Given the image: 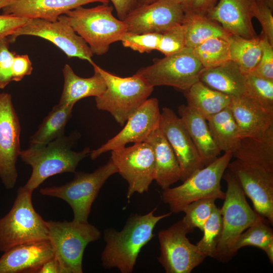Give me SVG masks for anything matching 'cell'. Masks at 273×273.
I'll return each mask as SVG.
<instances>
[{
    "label": "cell",
    "instance_id": "39",
    "mask_svg": "<svg viewBox=\"0 0 273 273\" xmlns=\"http://www.w3.org/2000/svg\"><path fill=\"white\" fill-rule=\"evenodd\" d=\"M186 47L184 27L174 25L161 33L157 50L166 56L177 53Z\"/></svg>",
    "mask_w": 273,
    "mask_h": 273
},
{
    "label": "cell",
    "instance_id": "13",
    "mask_svg": "<svg viewBox=\"0 0 273 273\" xmlns=\"http://www.w3.org/2000/svg\"><path fill=\"white\" fill-rule=\"evenodd\" d=\"M21 35H31L46 39L59 48L68 58L87 61L91 65L93 54L85 40L61 15L56 21L32 19L8 37L10 43Z\"/></svg>",
    "mask_w": 273,
    "mask_h": 273
},
{
    "label": "cell",
    "instance_id": "31",
    "mask_svg": "<svg viewBox=\"0 0 273 273\" xmlns=\"http://www.w3.org/2000/svg\"><path fill=\"white\" fill-rule=\"evenodd\" d=\"M181 24L185 29L186 47L192 49L209 38L228 39L231 34L206 15L185 14Z\"/></svg>",
    "mask_w": 273,
    "mask_h": 273
},
{
    "label": "cell",
    "instance_id": "37",
    "mask_svg": "<svg viewBox=\"0 0 273 273\" xmlns=\"http://www.w3.org/2000/svg\"><path fill=\"white\" fill-rule=\"evenodd\" d=\"M245 95L262 104L273 107V80L246 74Z\"/></svg>",
    "mask_w": 273,
    "mask_h": 273
},
{
    "label": "cell",
    "instance_id": "41",
    "mask_svg": "<svg viewBox=\"0 0 273 273\" xmlns=\"http://www.w3.org/2000/svg\"><path fill=\"white\" fill-rule=\"evenodd\" d=\"M262 54L260 60L251 73L256 76L273 80V46L261 35Z\"/></svg>",
    "mask_w": 273,
    "mask_h": 273
},
{
    "label": "cell",
    "instance_id": "14",
    "mask_svg": "<svg viewBox=\"0 0 273 273\" xmlns=\"http://www.w3.org/2000/svg\"><path fill=\"white\" fill-rule=\"evenodd\" d=\"M20 130L11 96L0 93V178L7 189L15 187L18 177L16 163L21 151Z\"/></svg>",
    "mask_w": 273,
    "mask_h": 273
},
{
    "label": "cell",
    "instance_id": "11",
    "mask_svg": "<svg viewBox=\"0 0 273 273\" xmlns=\"http://www.w3.org/2000/svg\"><path fill=\"white\" fill-rule=\"evenodd\" d=\"M194 229L182 218L158 232L157 260L166 273H190L207 257L187 237Z\"/></svg>",
    "mask_w": 273,
    "mask_h": 273
},
{
    "label": "cell",
    "instance_id": "22",
    "mask_svg": "<svg viewBox=\"0 0 273 273\" xmlns=\"http://www.w3.org/2000/svg\"><path fill=\"white\" fill-rule=\"evenodd\" d=\"M109 0H12L4 8L3 14L32 19L56 21L61 15L85 5Z\"/></svg>",
    "mask_w": 273,
    "mask_h": 273
},
{
    "label": "cell",
    "instance_id": "43",
    "mask_svg": "<svg viewBox=\"0 0 273 273\" xmlns=\"http://www.w3.org/2000/svg\"><path fill=\"white\" fill-rule=\"evenodd\" d=\"M182 8L185 14L207 16L218 0H174Z\"/></svg>",
    "mask_w": 273,
    "mask_h": 273
},
{
    "label": "cell",
    "instance_id": "18",
    "mask_svg": "<svg viewBox=\"0 0 273 273\" xmlns=\"http://www.w3.org/2000/svg\"><path fill=\"white\" fill-rule=\"evenodd\" d=\"M185 13L174 0H157L146 5H138L123 21L128 32L135 33H162L181 24Z\"/></svg>",
    "mask_w": 273,
    "mask_h": 273
},
{
    "label": "cell",
    "instance_id": "35",
    "mask_svg": "<svg viewBox=\"0 0 273 273\" xmlns=\"http://www.w3.org/2000/svg\"><path fill=\"white\" fill-rule=\"evenodd\" d=\"M222 221L221 209L215 206L205 222L202 232L203 236L196 244L198 249L207 257H214L221 236Z\"/></svg>",
    "mask_w": 273,
    "mask_h": 273
},
{
    "label": "cell",
    "instance_id": "34",
    "mask_svg": "<svg viewBox=\"0 0 273 273\" xmlns=\"http://www.w3.org/2000/svg\"><path fill=\"white\" fill-rule=\"evenodd\" d=\"M192 49L204 68L214 67L231 60L229 42L222 37L209 38Z\"/></svg>",
    "mask_w": 273,
    "mask_h": 273
},
{
    "label": "cell",
    "instance_id": "40",
    "mask_svg": "<svg viewBox=\"0 0 273 273\" xmlns=\"http://www.w3.org/2000/svg\"><path fill=\"white\" fill-rule=\"evenodd\" d=\"M253 13V17H255L261 25V35L273 46V8L265 0H255Z\"/></svg>",
    "mask_w": 273,
    "mask_h": 273
},
{
    "label": "cell",
    "instance_id": "1",
    "mask_svg": "<svg viewBox=\"0 0 273 273\" xmlns=\"http://www.w3.org/2000/svg\"><path fill=\"white\" fill-rule=\"evenodd\" d=\"M156 209L144 215L131 214L120 231L113 228L104 231L106 245L101 257L104 268H116L121 273L133 271L141 249L154 236L156 225L171 214L155 215Z\"/></svg>",
    "mask_w": 273,
    "mask_h": 273
},
{
    "label": "cell",
    "instance_id": "38",
    "mask_svg": "<svg viewBox=\"0 0 273 273\" xmlns=\"http://www.w3.org/2000/svg\"><path fill=\"white\" fill-rule=\"evenodd\" d=\"M161 37L160 33H135L127 31L123 35L120 41L125 48L140 53H148L157 50Z\"/></svg>",
    "mask_w": 273,
    "mask_h": 273
},
{
    "label": "cell",
    "instance_id": "12",
    "mask_svg": "<svg viewBox=\"0 0 273 273\" xmlns=\"http://www.w3.org/2000/svg\"><path fill=\"white\" fill-rule=\"evenodd\" d=\"M110 159L118 172L128 184L126 198L135 193L143 194L149 190L155 179L154 153L147 142L134 144L129 147L111 151Z\"/></svg>",
    "mask_w": 273,
    "mask_h": 273
},
{
    "label": "cell",
    "instance_id": "21",
    "mask_svg": "<svg viewBox=\"0 0 273 273\" xmlns=\"http://www.w3.org/2000/svg\"><path fill=\"white\" fill-rule=\"evenodd\" d=\"M207 16L231 34L246 38L257 37L252 23L255 0H218Z\"/></svg>",
    "mask_w": 273,
    "mask_h": 273
},
{
    "label": "cell",
    "instance_id": "2",
    "mask_svg": "<svg viewBox=\"0 0 273 273\" xmlns=\"http://www.w3.org/2000/svg\"><path fill=\"white\" fill-rule=\"evenodd\" d=\"M73 136L64 134L39 148L29 147L20 151L19 156L31 166L32 173L23 187L33 192L46 179L53 175L75 172L79 163L90 152L89 148L80 152L72 150Z\"/></svg>",
    "mask_w": 273,
    "mask_h": 273
},
{
    "label": "cell",
    "instance_id": "46",
    "mask_svg": "<svg viewBox=\"0 0 273 273\" xmlns=\"http://www.w3.org/2000/svg\"><path fill=\"white\" fill-rule=\"evenodd\" d=\"M113 4L118 18L123 20L137 6V0H109Z\"/></svg>",
    "mask_w": 273,
    "mask_h": 273
},
{
    "label": "cell",
    "instance_id": "44",
    "mask_svg": "<svg viewBox=\"0 0 273 273\" xmlns=\"http://www.w3.org/2000/svg\"><path fill=\"white\" fill-rule=\"evenodd\" d=\"M30 20L11 15H0V39L8 37Z\"/></svg>",
    "mask_w": 273,
    "mask_h": 273
},
{
    "label": "cell",
    "instance_id": "9",
    "mask_svg": "<svg viewBox=\"0 0 273 273\" xmlns=\"http://www.w3.org/2000/svg\"><path fill=\"white\" fill-rule=\"evenodd\" d=\"M118 172L113 162L109 161L91 173L74 172L73 179L61 186L40 189L42 195L61 199L67 202L73 212V220L88 222L92 206L106 180Z\"/></svg>",
    "mask_w": 273,
    "mask_h": 273
},
{
    "label": "cell",
    "instance_id": "26",
    "mask_svg": "<svg viewBox=\"0 0 273 273\" xmlns=\"http://www.w3.org/2000/svg\"><path fill=\"white\" fill-rule=\"evenodd\" d=\"M94 70L92 77L83 78L76 75L69 65L65 64L63 69L64 83L59 104L74 105L83 98L102 95L106 89L105 81L97 70Z\"/></svg>",
    "mask_w": 273,
    "mask_h": 273
},
{
    "label": "cell",
    "instance_id": "48",
    "mask_svg": "<svg viewBox=\"0 0 273 273\" xmlns=\"http://www.w3.org/2000/svg\"><path fill=\"white\" fill-rule=\"evenodd\" d=\"M157 0H137L138 5H146L155 2Z\"/></svg>",
    "mask_w": 273,
    "mask_h": 273
},
{
    "label": "cell",
    "instance_id": "32",
    "mask_svg": "<svg viewBox=\"0 0 273 273\" xmlns=\"http://www.w3.org/2000/svg\"><path fill=\"white\" fill-rule=\"evenodd\" d=\"M228 40L231 60L236 63L244 73L252 72L262 54L261 37L246 38L231 34Z\"/></svg>",
    "mask_w": 273,
    "mask_h": 273
},
{
    "label": "cell",
    "instance_id": "23",
    "mask_svg": "<svg viewBox=\"0 0 273 273\" xmlns=\"http://www.w3.org/2000/svg\"><path fill=\"white\" fill-rule=\"evenodd\" d=\"M153 148L155 163L154 180L163 190L180 180L181 171L176 156L159 127L152 131L145 141Z\"/></svg>",
    "mask_w": 273,
    "mask_h": 273
},
{
    "label": "cell",
    "instance_id": "16",
    "mask_svg": "<svg viewBox=\"0 0 273 273\" xmlns=\"http://www.w3.org/2000/svg\"><path fill=\"white\" fill-rule=\"evenodd\" d=\"M161 112L157 99H147L127 120L123 128L99 148L90 152L95 160L108 151L125 147L128 143L145 142L159 127Z\"/></svg>",
    "mask_w": 273,
    "mask_h": 273
},
{
    "label": "cell",
    "instance_id": "3",
    "mask_svg": "<svg viewBox=\"0 0 273 273\" xmlns=\"http://www.w3.org/2000/svg\"><path fill=\"white\" fill-rule=\"evenodd\" d=\"M113 11V7L108 4H102L90 8L77 7L64 16L92 53L101 56L108 51L112 43L120 41L128 31L125 22L116 18Z\"/></svg>",
    "mask_w": 273,
    "mask_h": 273
},
{
    "label": "cell",
    "instance_id": "24",
    "mask_svg": "<svg viewBox=\"0 0 273 273\" xmlns=\"http://www.w3.org/2000/svg\"><path fill=\"white\" fill-rule=\"evenodd\" d=\"M178 112L205 166L208 165L218 157L221 151L211 135L206 118L184 104L179 106Z\"/></svg>",
    "mask_w": 273,
    "mask_h": 273
},
{
    "label": "cell",
    "instance_id": "10",
    "mask_svg": "<svg viewBox=\"0 0 273 273\" xmlns=\"http://www.w3.org/2000/svg\"><path fill=\"white\" fill-rule=\"evenodd\" d=\"M204 68L193 49L186 47L177 53L155 59L152 65L141 68L135 73L154 87L170 86L185 92L199 80Z\"/></svg>",
    "mask_w": 273,
    "mask_h": 273
},
{
    "label": "cell",
    "instance_id": "30",
    "mask_svg": "<svg viewBox=\"0 0 273 273\" xmlns=\"http://www.w3.org/2000/svg\"><path fill=\"white\" fill-rule=\"evenodd\" d=\"M73 106L59 104L55 106L30 137L29 147H43L64 135L65 127L71 117Z\"/></svg>",
    "mask_w": 273,
    "mask_h": 273
},
{
    "label": "cell",
    "instance_id": "45",
    "mask_svg": "<svg viewBox=\"0 0 273 273\" xmlns=\"http://www.w3.org/2000/svg\"><path fill=\"white\" fill-rule=\"evenodd\" d=\"M32 71V64L28 56L16 54L12 67V81L21 80L25 76L30 75Z\"/></svg>",
    "mask_w": 273,
    "mask_h": 273
},
{
    "label": "cell",
    "instance_id": "5",
    "mask_svg": "<svg viewBox=\"0 0 273 273\" xmlns=\"http://www.w3.org/2000/svg\"><path fill=\"white\" fill-rule=\"evenodd\" d=\"M92 65L101 74L106 84L102 95L95 98L97 108L109 112L120 125L123 126L128 118L148 99L154 87L136 73L122 77L107 71L95 63Z\"/></svg>",
    "mask_w": 273,
    "mask_h": 273
},
{
    "label": "cell",
    "instance_id": "17",
    "mask_svg": "<svg viewBox=\"0 0 273 273\" xmlns=\"http://www.w3.org/2000/svg\"><path fill=\"white\" fill-rule=\"evenodd\" d=\"M159 128L171 147L178 162L181 176L186 180L205 165L200 154L179 117L170 108L164 107Z\"/></svg>",
    "mask_w": 273,
    "mask_h": 273
},
{
    "label": "cell",
    "instance_id": "50",
    "mask_svg": "<svg viewBox=\"0 0 273 273\" xmlns=\"http://www.w3.org/2000/svg\"><path fill=\"white\" fill-rule=\"evenodd\" d=\"M268 5L272 8H273V0H265Z\"/></svg>",
    "mask_w": 273,
    "mask_h": 273
},
{
    "label": "cell",
    "instance_id": "33",
    "mask_svg": "<svg viewBox=\"0 0 273 273\" xmlns=\"http://www.w3.org/2000/svg\"><path fill=\"white\" fill-rule=\"evenodd\" d=\"M267 219L257 213L254 222L239 237L236 244V249L238 251L248 246L258 247L266 253L272 264L273 231Z\"/></svg>",
    "mask_w": 273,
    "mask_h": 273
},
{
    "label": "cell",
    "instance_id": "29",
    "mask_svg": "<svg viewBox=\"0 0 273 273\" xmlns=\"http://www.w3.org/2000/svg\"><path fill=\"white\" fill-rule=\"evenodd\" d=\"M206 119L219 150L233 154L238 148L242 138L229 106Z\"/></svg>",
    "mask_w": 273,
    "mask_h": 273
},
{
    "label": "cell",
    "instance_id": "47",
    "mask_svg": "<svg viewBox=\"0 0 273 273\" xmlns=\"http://www.w3.org/2000/svg\"><path fill=\"white\" fill-rule=\"evenodd\" d=\"M37 273H62V271L59 261L53 256L40 266Z\"/></svg>",
    "mask_w": 273,
    "mask_h": 273
},
{
    "label": "cell",
    "instance_id": "6",
    "mask_svg": "<svg viewBox=\"0 0 273 273\" xmlns=\"http://www.w3.org/2000/svg\"><path fill=\"white\" fill-rule=\"evenodd\" d=\"M233 157L231 152H224L213 162L196 171L180 185L163 190L161 198L171 213L183 212L189 204L202 199L224 200L225 193L220 181Z\"/></svg>",
    "mask_w": 273,
    "mask_h": 273
},
{
    "label": "cell",
    "instance_id": "20",
    "mask_svg": "<svg viewBox=\"0 0 273 273\" xmlns=\"http://www.w3.org/2000/svg\"><path fill=\"white\" fill-rule=\"evenodd\" d=\"M3 253L0 257V273H37L54 256L49 239L21 244Z\"/></svg>",
    "mask_w": 273,
    "mask_h": 273
},
{
    "label": "cell",
    "instance_id": "36",
    "mask_svg": "<svg viewBox=\"0 0 273 273\" xmlns=\"http://www.w3.org/2000/svg\"><path fill=\"white\" fill-rule=\"evenodd\" d=\"M214 198H205L194 201L183 209L185 214L183 220L191 227L202 231L204 225L216 205Z\"/></svg>",
    "mask_w": 273,
    "mask_h": 273
},
{
    "label": "cell",
    "instance_id": "28",
    "mask_svg": "<svg viewBox=\"0 0 273 273\" xmlns=\"http://www.w3.org/2000/svg\"><path fill=\"white\" fill-rule=\"evenodd\" d=\"M189 107L206 118L229 107L232 97L213 89L199 80L185 92Z\"/></svg>",
    "mask_w": 273,
    "mask_h": 273
},
{
    "label": "cell",
    "instance_id": "7",
    "mask_svg": "<svg viewBox=\"0 0 273 273\" xmlns=\"http://www.w3.org/2000/svg\"><path fill=\"white\" fill-rule=\"evenodd\" d=\"M48 239L62 273H82L87 245L101 237L100 231L88 222L46 221Z\"/></svg>",
    "mask_w": 273,
    "mask_h": 273
},
{
    "label": "cell",
    "instance_id": "25",
    "mask_svg": "<svg viewBox=\"0 0 273 273\" xmlns=\"http://www.w3.org/2000/svg\"><path fill=\"white\" fill-rule=\"evenodd\" d=\"M199 80L232 97H239L245 93L246 74L232 60L214 67L204 68Z\"/></svg>",
    "mask_w": 273,
    "mask_h": 273
},
{
    "label": "cell",
    "instance_id": "49",
    "mask_svg": "<svg viewBox=\"0 0 273 273\" xmlns=\"http://www.w3.org/2000/svg\"><path fill=\"white\" fill-rule=\"evenodd\" d=\"M12 0H0V10H2L5 6L8 5Z\"/></svg>",
    "mask_w": 273,
    "mask_h": 273
},
{
    "label": "cell",
    "instance_id": "8",
    "mask_svg": "<svg viewBox=\"0 0 273 273\" xmlns=\"http://www.w3.org/2000/svg\"><path fill=\"white\" fill-rule=\"evenodd\" d=\"M32 193L20 187L11 209L0 218V252L21 244L48 239L46 221L34 208Z\"/></svg>",
    "mask_w": 273,
    "mask_h": 273
},
{
    "label": "cell",
    "instance_id": "19",
    "mask_svg": "<svg viewBox=\"0 0 273 273\" xmlns=\"http://www.w3.org/2000/svg\"><path fill=\"white\" fill-rule=\"evenodd\" d=\"M229 107L242 138H260L273 133L272 107L243 95L232 97Z\"/></svg>",
    "mask_w": 273,
    "mask_h": 273
},
{
    "label": "cell",
    "instance_id": "15",
    "mask_svg": "<svg viewBox=\"0 0 273 273\" xmlns=\"http://www.w3.org/2000/svg\"><path fill=\"white\" fill-rule=\"evenodd\" d=\"M228 168L234 174L254 210L273 224V172L250 165L238 159Z\"/></svg>",
    "mask_w": 273,
    "mask_h": 273
},
{
    "label": "cell",
    "instance_id": "4",
    "mask_svg": "<svg viewBox=\"0 0 273 273\" xmlns=\"http://www.w3.org/2000/svg\"><path fill=\"white\" fill-rule=\"evenodd\" d=\"M227 169L223 175L227 189L221 209L222 233L213 257L223 263L236 255V244L239 237L254 222L257 214L247 202L236 177Z\"/></svg>",
    "mask_w": 273,
    "mask_h": 273
},
{
    "label": "cell",
    "instance_id": "42",
    "mask_svg": "<svg viewBox=\"0 0 273 273\" xmlns=\"http://www.w3.org/2000/svg\"><path fill=\"white\" fill-rule=\"evenodd\" d=\"M8 37L0 39V89L12 81V67L16 53L9 49Z\"/></svg>",
    "mask_w": 273,
    "mask_h": 273
},
{
    "label": "cell",
    "instance_id": "27",
    "mask_svg": "<svg viewBox=\"0 0 273 273\" xmlns=\"http://www.w3.org/2000/svg\"><path fill=\"white\" fill-rule=\"evenodd\" d=\"M232 154L250 165L273 172V133L260 138H242Z\"/></svg>",
    "mask_w": 273,
    "mask_h": 273
}]
</instances>
